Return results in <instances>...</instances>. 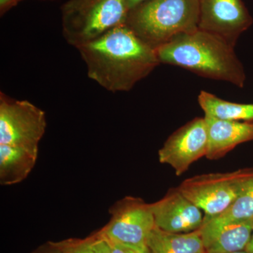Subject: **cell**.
Wrapping results in <instances>:
<instances>
[{
	"label": "cell",
	"instance_id": "1",
	"mask_svg": "<svg viewBox=\"0 0 253 253\" xmlns=\"http://www.w3.org/2000/svg\"><path fill=\"white\" fill-rule=\"evenodd\" d=\"M77 49L88 77L114 93L131 90L161 63L156 49L126 23Z\"/></svg>",
	"mask_w": 253,
	"mask_h": 253
},
{
	"label": "cell",
	"instance_id": "2",
	"mask_svg": "<svg viewBox=\"0 0 253 253\" xmlns=\"http://www.w3.org/2000/svg\"><path fill=\"white\" fill-rule=\"evenodd\" d=\"M161 63L172 65L202 77L230 83L243 88L244 66L234 46L221 37L198 29L178 35L156 49Z\"/></svg>",
	"mask_w": 253,
	"mask_h": 253
},
{
	"label": "cell",
	"instance_id": "3",
	"mask_svg": "<svg viewBox=\"0 0 253 253\" xmlns=\"http://www.w3.org/2000/svg\"><path fill=\"white\" fill-rule=\"evenodd\" d=\"M200 0H145L129 11L126 24L155 49L181 33L199 29Z\"/></svg>",
	"mask_w": 253,
	"mask_h": 253
},
{
	"label": "cell",
	"instance_id": "4",
	"mask_svg": "<svg viewBox=\"0 0 253 253\" xmlns=\"http://www.w3.org/2000/svg\"><path fill=\"white\" fill-rule=\"evenodd\" d=\"M126 0H68L61 6L62 33L78 49L126 23Z\"/></svg>",
	"mask_w": 253,
	"mask_h": 253
},
{
	"label": "cell",
	"instance_id": "5",
	"mask_svg": "<svg viewBox=\"0 0 253 253\" xmlns=\"http://www.w3.org/2000/svg\"><path fill=\"white\" fill-rule=\"evenodd\" d=\"M253 180V168L188 178L178 189L204 211V221L224 212Z\"/></svg>",
	"mask_w": 253,
	"mask_h": 253
},
{
	"label": "cell",
	"instance_id": "6",
	"mask_svg": "<svg viewBox=\"0 0 253 253\" xmlns=\"http://www.w3.org/2000/svg\"><path fill=\"white\" fill-rule=\"evenodd\" d=\"M45 113L26 100L0 95V144L9 145L38 154L45 133Z\"/></svg>",
	"mask_w": 253,
	"mask_h": 253
},
{
	"label": "cell",
	"instance_id": "7",
	"mask_svg": "<svg viewBox=\"0 0 253 253\" xmlns=\"http://www.w3.org/2000/svg\"><path fill=\"white\" fill-rule=\"evenodd\" d=\"M111 212L112 219L100 234L109 242L148 249V238L156 226L150 204L139 198L126 197Z\"/></svg>",
	"mask_w": 253,
	"mask_h": 253
},
{
	"label": "cell",
	"instance_id": "8",
	"mask_svg": "<svg viewBox=\"0 0 253 253\" xmlns=\"http://www.w3.org/2000/svg\"><path fill=\"white\" fill-rule=\"evenodd\" d=\"M208 133L206 118H196L168 137L158 151L159 161L169 165L180 176L200 158L206 157Z\"/></svg>",
	"mask_w": 253,
	"mask_h": 253
},
{
	"label": "cell",
	"instance_id": "9",
	"mask_svg": "<svg viewBox=\"0 0 253 253\" xmlns=\"http://www.w3.org/2000/svg\"><path fill=\"white\" fill-rule=\"evenodd\" d=\"M253 22L242 0H200L199 29L221 37L231 45Z\"/></svg>",
	"mask_w": 253,
	"mask_h": 253
},
{
	"label": "cell",
	"instance_id": "10",
	"mask_svg": "<svg viewBox=\"0 0 253 253\" xmlns=\"http://www.w3.org/2000/svg\"><path fill=\"white\" fill-rule=\"evenodd\" d=\"M156 227L170 233L199 230L204 224L202 211L178 188L168 191L162 199L150 204Z\"/></svg>",
	"mask_w": 253,
	"mask_h": 253
},
{
	"label": "cell",
	"instance_id": "11",
	"mask_svg": "<svg viewBox=\"0 0 253 253\" xmlns=\"http://www.w3.org/2000/svg\"><path fill=\"white\" fill-rule=\"evenodd\" d=\"M205 118L208 133V150L206 156L208 159H219L238 145L253 141L252 122Z\"/></svg>",
	"mask_w": 253,
	"mask_h": 253
},
{
	"label": "cell",
	"instance_id": "12",
	"mask_svg": "<svg viewBox=\"0 0 253 253\" xmlns=\"http://www.w3.org/2000/svg\"><path fill=\"white\" fill-rule=\"evenodd\" d=\"M253 230V217L231 224L201 236L206 253H224L244 251Z\"/></svg>",
	"mask_w": 253,
	"mask_h": 253
},
{
	"label": "cell",
	"instance_id": "13",
	"mask_svg": "<svg viewBox=\"0 0 253 253\" xmlns=\"http://www.w3.org/2000/svg\"><path fill=\"white\" fill-rule=\"evenodd\" d=\"M38 156L22 148L0 144L1 185H14L25 180L36 166Z\"/></svg>",
	"mask_w": 253,
	"mask_h": 253
},
{
	"label": "cell",
	"instance_id": "14",
	"mask_svg": "<svg viewBox=\"0 0 253 253\" xmlns=\"http://www.w3.org/2000/svg\"><path fill=\"white\" fill-rule=\"evenodd\" d=\"M150 253H206L200 230L170 233L155 226L148 238Z\"/></svg>",
	"mask_w": 253,
	"mask_h": 253
},
{
	"label": "cell",
	"instance_id": "15",
	"mask_svg": "<svg viewBox=\"0 0 253 253\" xmlns=\"http://www.w3.org/2000/svg\"><path fill=\"white\" fill-rule=\"evenodd\" d=\"M198 101L204 117L219 121H253V104L230 102L206 91L200 92Z\"/></svg>",
	"mask_w": 253,
	"mask_h": 253
},
{
	"label": "cell",
	"instance_id": "16",
	"mask_svg": "<svg viewBox=\"0 0 253 253\" xmlns=\"http://www.w3.org/2000/svg\"><path fill=\"white\" fill-rule=\"evenodd\" d=\"M253 217V180L224 212L219 215L204 221L199 229L204 236L217 231L224 226Z\"/></svg>",
	"mask_w": 253,
	"mask_h": 253
},
{
	"label": "cell",
	"instance_id": "17",
	"mask_svg": "<svg viewBox=\"0 0 253 253\" xmlns=\"http://www.w3.org/2000/svg\"><path fill=\"white\" fill-rule=\"evenodd\" d=\"M66 253H111V244L100 234L99 237L83 241L66 249Z\"/></svg>",
	"mask_w": 253,
	"mask_h": 253
},
{
	"label": "cell",
	"instance_id": "18",
	"mask_svg": "<svg viewBox=\"0 0 253 253\" xmlns=\"http://www.w3.org/2000/svg\"><path fill=\"white\" fill-rule=\"evenodd\" d=\"M110 244L111 246V253H150L149 249H140L127 245L111 242H110Z\"/></svg>",
	"mask_w": 253,
	"mask_h": 253
},
{
	"label": "cell",
	"instance_id": "19",
	"mask_svg": "<svg viewBox=\"0 0 253 253\" xmlns=\"http://www.w3.org/2000/svg\"><path fill=\"white\" fill-rule=\"evenodd\" d=\"M23 0H0V13L1 16L4 15L6 11L18 4ZM42 1H54V0H42Z\"/></svg>",
	"mask_w": 253,
	"mask_h": 253
},
{
	"label": "cell",
	"instance_id": "20",
	"mask_svg": "<svg viewBox=\"0 0 253 253\" xmlns=\"http://www.w3.org/2000/svg\"><path fill=\"white\" fill-rule=\"evenodd\" d=\"M144 1H145V0H126L129 11L132 9L133 8L135 7L137 5L141 4V3L143 2Z\"/></svg>",
	"mask_w": 253,
	"mask_h": 253
},
{
	"label": "cell",
	"instance_id": "21",
	"mask_svg": "<svg viewBox=\"0 0 253 253\" xmlns=\"http://www.w3.org/2000/svg\"><path fill=\"white\" fill-rule=\"evenodd\" d=\"M246 251L249 253H253V230L252 236H251V240H250L249 244L246 247Z\"/></svg>",
	"mask_w": 253,
	"mask_h": 253
},
{
	"label": "cell",
	"instance_id": "22",
	"mask_svg": "<svg viewBox=\"0 0 253 253\" xmlns=\"http://www.w3.org/2000/svg\"><path fill=\"white\" fill-rule=\"evenodd\" d=\"M224 253H248L247 251H246V250H244V251H236V252Z\"/></svg>",
	"mask_w": 253,
	"mask_h": 253
},
{
	"label": "cell",
	"instance_id": "23",
	"mask_svg": "<svg viewBox=\"0 0 253 253\" xmlns=\"http://www.w3.org/2000/svg\"><path fill=\"white\" fill-rule=\"evenodd\" d=\"M66 253L65 252H61V253Z\"/></svg>",
	"mask_w": 253,
	"mask_h": 253
}]
</instances>
